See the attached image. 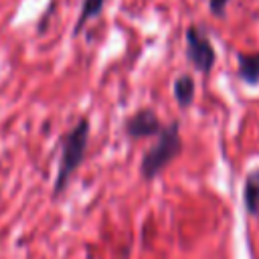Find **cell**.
Returning <instances> with one entry per match:
<instances>
[{"instance_id": "ba28073f", "label": "cell", "mask_w": 259, "mask_h": 259, "mask_svg": "<svg viewBox=\"0 0 259 259\" xmlns=\"http://www.w3.org/2000/svg\"><path fill=\"white\" fill-rule=\"evenodd\" d=\"M103 6H105V0H83L81 2V12H79V18H77V24H75L73 34H79L83 30V26L91 18H97L103 12Z\"/></svg>"}, {"instance_id": "277c9868", "label": "cell", "mask_w": 259, "mask_h": 259, "mask_svg": "<svg viewBox=\"0 0 259 259\" xmlns=\"http://www.w3.org/2000/svg\"><path fill=\"white\" fill-rule=\"evenodd\" d=\"M162 121L156 115L154 109L150 107H142L138 111H134L125 121H123V132L127 138L132 140H140V138H150V136H158L162 132Z\"/></svg>"}, {"instance_id": "8992f818", "label": "cell", "mask_w": 259, "mask_h": 259, "mask_svg": "<svg viewBox=\"0 0 259 259\" xmlns=\"http://www.w3.org/2000/svg\"><path fill=\"white\" fill-rule=\"evenodd\" d=\"M243 204L251 217H259V168L245 176L243 184Z\"/></svg>"}, {"instance_id": "52a82bcc", "label": "cell", "mask_w": 259, "mask_h": 259, "mask_svg": "<svg viewBox=\"0 0 259 259\" xmlns=\"http://www.w3.org/2000/svg\"><path fill=\"white\" fill-rule=\"evenodd\" d=\"M194 91H196V85H194V79L188 73L178 75L174 79V83H172V95H174V101L180 107H190L192 105Z\"/></svg>"}, {"instance_id": "7a4b0ae2", "label": "cell", "mask_w": 259, "mask_h": 259, "mask_svg": "<svg viewBox=\"0 0 259 259\" xmlns=\"http://www.w3.org/2000/svg\"><path fill=\"white\" fill-rule=\"evenodd\" d=\"M180 152H182L180 123L178 121H170L158 134L156 144L144 152L142 162H140V176L144 180H154Z\"/></svg>"}, {"instance_id": "3957f363", "label": "cell", "mask_w": 259, "mask_h": 259, "mask_svg": "<svg viewBox=\"0 0 259 259\" xmlns=\"http://www.w3.org/2000/svg\"><path fill=\"white\" fill-rule=\"evenodd\" d=\"M184 40H186V59L188 63L202 75H208L217 63V51L210 42V38L206 36V32L196 26V24H190L186 28V34H184Z\"/></svg>"}, {"instance_id": "6da1fadb", "label": "cell", "mask_w": 259, "mask_h": 259, "mask_svg": "<svg viewBox=\"0 0 259 259\" xmlns=\"http://www.w3.org/2000/svg\"><path fill=\"white\" fill-rule=\"evenodd\" d=\"M89 130H91L89 119L87 117H81L61 138V156H59L57 178H55V186H53V194L55 196H59L67 188L71 176L77 172V168L85 160L87 144H89Z\"/></svg>"}, {"instance_id": "5b68a950", "label": "cell", "mask_w": 259, "mask_h": 259, "mask_svg": "<svg viewBox=\"0 0 259 259\" xmlns=\"http://www.w3.org/2000/svg\"><path fill=\"white\" fill-rule=\"evenodd\" d=\"M237 75L247 85L259 83V51L237 53Z\"/></svg>"}, {"instance_id": "9c48e42d", "label": "cell", "mask_w": 259, "mask_h": 259, "mask_svg": "<svg viewBox=\"0 0 259 259\" xmlns=\"http://www.w3.org/2000/svg\"><path fill=\"white\" fill-rule=\"evenodd\" d=\"M231 0H208V10L212 16L217 18H223L225 12H227V6H229Z\"/></svg>"}]
</instances>
